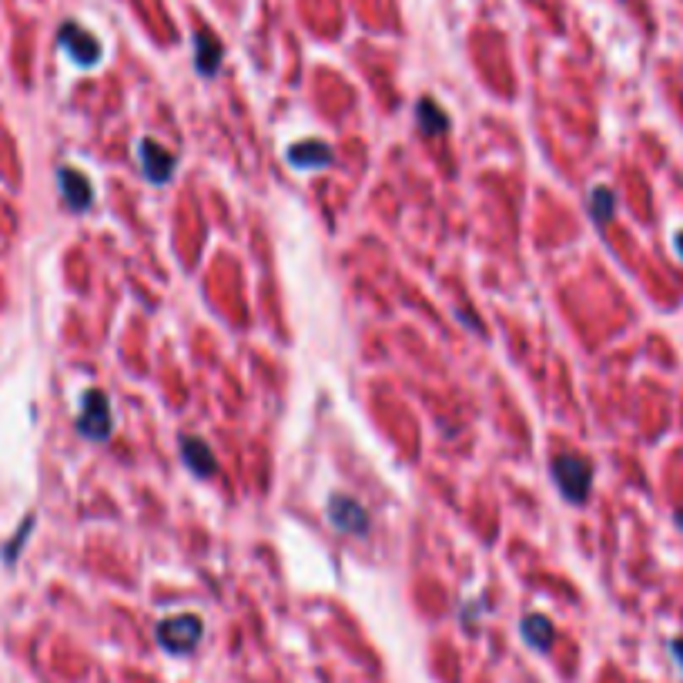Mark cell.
<instances>
[{"label": "cell", "instance_id": "obj_1", "mask_svg": "<svg viewBox=\"0 0 683 683\" xmlns=\"http://www.w3.org/2000/svg\"><path fill=\"white\" fill-rule=\"evenodd\" d=\"M553 483L563 493V499L570 506H583L593 493V463L583 456H573V452H560L553 456L550 463Z\"/></svg>", "mask_w": 683, "mask_h": 683}, {"label": "cell", "instance_id": "obj_2", "mask_svg": "<svg viewBox=\"0 0 683 683\" xmlns=\"http://www.w3.org/2000/svg\"><path fill=\"white\" fill-rule=\"evenodd\" d=\"M74 426H78L81 439H88V442H108L111 432H114V412H111L108 392H101V389H88V392H84Z\"/></svg>", "mask_w": 683, "mask_h": 683}, {"label": "cell", "instance_id": "obj_3", "mask_svg": "<svg viewBox=\"0 0 683 683\" xmlns=\"http://www.w3.org/2000/svg\"><path fill=\"white\" fill-rule=\"evenodd\" d=\"M155 637L168 653L181 657V653H191L201 643V637H205V623H201V617H195V613H181V617L161 620Z\"/></svg>", "mask_w": 683, "mask_h": 683}, {"label": "cell", "instance_id": "obj_4", "mask_svg": "<svg viewBox=\"0 0 683 683\" xmlns=\"http://www.w3.org/2000/svg\"><path fill=\"white\" fill-rule=\"evenodd\" d=\"M138 165H141L144 178H148L151 185H168L178 171V155H171L165 144L155 141V138H141L138 141Z\"/></svg>", "mask_w": 683, "mask_h": 683}, {"label": "cell", "instance_id": "obj_5", "mask_svg": "<svg viewBox=\"0 0 683 683\" xmlns=\"http://www.w3.org/2000/svg\"><path fill=\"white\" fill-rule=\"evenodd\" d=\"M57 41H61V47L67 51V57H71L74 64L78 67H94L101 61V44H98V37L84 31L81 24H74V21H67L61 27V34H57Z\"/></svg>", "mask_w": 683, "mask_h": 683}, {"label": "cell", "instance_id": "obj_6", "mask_svg": "<svg viewBox=\"0 0 683 683\" xmlns=\"http://www.w3.org/2000/svg\"><path fill=\"white\" fill-rule=\"evenodd\" d=\"M329 523L339 529V533H349V536L369 533V513H365V506L359 499L342 496V493H335L329 499Z\"/></svg>", "mask_w": 683, "mask_h": 683}, {"label": "cell", "instance_id": "obj_7", "mask_svg": "<svg viewBox=\"0 0 683 683\" xmlns=\"http://www.w3.org/2000/svg\"><path fill=\"white\" fill-rule=\"evenodd\" d=\"M285 161H288L292 168H298V171H322V168H329L332 161H335V151H332L325 141L309 138V141L288 144Z\"/></svg>", "mask_w": 683, "mask_h": 683}, {"label": "cell", "instance_id": "obj_8", "mask_svg": "<svg viewBox=\"0 0 683 683\" xmlns=\"http://www.w3.org/2000/svg\"><path fill=\"white\" fill-rule=\"evenodd\" d=\"M57 188H61L64 205L71 208V211H88L94 205L91 181L78 168H57Z\"/></svg>", "mask_w": 683, "mask_h": 683}, {"label": "cell", "instance_id": "obj_9", "mask_svg": "<svg viewBox=\"0 0 683 683\" xmlns=\"http://www.w3.org/2000/svg\"><path fill=\"white\" fill-rule=\"evenodd\" d=\"M178 449H181V459H185V466H188V473L191 476H198V479H211L218 473V463H215V452L208 449V442L205 439H198V436H181L178 439Z\"/></svg>", "mask_w": 683, "mask_h": 683}, {"label": "cell", "instance_id": "obj_10", "mask_svg": "<svg viewBox=\"0 0 683 683\" xmlns=\"http://www.w3.org/2000/svg\"><path fill=\"white\" fill-rule=\"evenodd\" d=\"M221 57H225V51H221L218 37L211 31H198L195 34V67L201 78H215L221 67Z\"/></svg>", "mask_w": 683, "mask_h": 683}, {"label": "cell", "instance_id": "obj_11", "mask_svg": "<svg viewBox=\"0 0 683 683\" xmlns=\"http://www.w3.org/2000/svg\"><path fill=\"white\" fill-rule=\"evenodd\" d=\"M519 633H523V640L529 643V647L533 650H540V653H546L553 647V623L546 620V617H540V613H529V617H523V623H519Z\"/></svg>", "mask_w": 683, "mask_h": 683}, {"label": "cell", "instance_id": "obj_12", "mask_svg": "<svg viewBox=\"0 0 683 683\" xmlns=\"http://www.w3.org/2000/svg\"><path fill=\"white\" fill-rule=\"evenodd\" d=\"M416 121H419V131L429 134V138H439V134L449 131V114L442 111L436 101H429V98H422L416 104Z\"/></svg>", "mask_w": 683, "mask_h": 683}, {"label": "cell", "instance_id": "obj_13", "mask_svg": "<svg viewBox=\"0 0 683 683\" xmlns=\"http://www.w3.org/2000/svg\"><path fill=\"white\" fill-rule=\"evenodd\" d=\"M586 208H590L593 225H606V221H613V215H617V191L606 185L593 188L590 195H586Z\"/></svg>", "mask_w": 683, "mask_h": 683}, {"label": "cell", "instance_id": "obj_14", "mask_svg": "<svg viewBox=\"0 0 683 683\" xmlns=\"http://www.w3.org/2000/svg\"><path fill=\"white\" fill-rule=\"evenodd\" d=\"M31 526H34V516H27V519H24V526L17 529V536H14V540L4 546V563H7V566H14L17 553H21V546L27 543V536H31Z\"/></svg>", "mask_w": 683, "mask_h": 683}, {"label": "cell", "instance_id": "obj_15", "mask_svg": "<svg viewBox=\"0 0 683 683\" xmlns=\"http://www.w3.org/2000/svg\"><path fill=\"white\" fill-rule=\"evenodd\" d=\"M670 653H673V660H677L680 670H683V640H673L670 643Z\"/></svg>", "mask_w": 683, "mask_h": 683}, {"label": "cell", "instance_id": "obj_16", "mask_svg": "<svg viewBox=\"0 0 683 683\" xmlns=\"http://www.w3.org/2000/svg\"><path fill=\"white\" fill-rule=\"evenodd\" d=\"M673 245H677V255L683 258V232H677V238H673Z\"/></svg>", "mask_w": 683, "mask_h": 683}, {"label": "cell", "instance_id": "obj_17", "mask_svg": "<svg viewBox=\"0 0 683 683\" xmlns=\"http://www.w3.org/2000/svg\"><path fill=\"white\" fill-rule=\"evenodd\" d=\"M677 526L683 529V509H677Z\"/></svg>", "mask_w": 683, "mask_h": 683}]
</instances>
